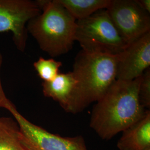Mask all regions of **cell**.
Instances as JSON below:
<instances>
[{
    "mask_svg": "<svg viewBox=\"0 0 150 150\" xmlns=\"http://www.w3.org/2000/svg\"><path fill=\"white\" fill-rule=\"evenodd\" d=\"M142 76L134 80H116L96 102L90 126L101 139L109 140L142 118L147 110L139 97Z\"/></svg>",
    "mask_w": 150,
    "mask_h": 150,
    "instance_id": "obj_1",
    "label": "cell"
},
{
    "mask_svg": "<svg viewBox=\"0 0 150 150\" xmlns=\"http://www.w3.org/2000/svg\"><path fill=\"white\" fill-rule=\"evenodd\" d=\"M137 5L144 11L150 13V0H135Z\"/></svg>",
    "mask_w": 150,
    "mask_h": 150,
    "instance_id": "obj_15",
    "label": "cell"
},
{
    "mask_svg": "<svg viewBox=\"0 0 150 150\" xmlns=\"http://www.w3.org/2000/svg\"><path fill=\"white\" fill-rule=\"evenodd\" d=\"M139 102L144 108L150 107V69L146 70L142 76L139 91Z\"/></svg>",
    "mask_w": 150,
    "mask_h": 150,
    "instance_id": "obj_14",
    "label": "cell"
},
{
    "mask_svg": "<svg viewBox=\"0 0 150 150\" xmlns=\"http://www.w3.org/2000/svg\"><path fill=\"white\" fill-rule=\"evenodd\" d=\"M122 132L117 144L119 150H150V110H147L142 118Z\"/></svg>",
    "mask_w": 150,
    "mask_h": 150,
    "instance_id": "obj_10",
    "label": "cell"
},
{
    "mask_svg": "<svg viewBox=\"0 0 150 150\" xmlns=\"http://www.w3.org/2000/svg\"><path fill=\"white\" fill-rule=\"evenodd\" d=\"M41 12L36 1L0 0V32L11 31L16 47L24 52L27 43V23Z\"/></svg>",
    "mask_w": 150,
    "mask_h": 150,
    "instance_id": "obj_7",
    "label": "cell"
},
{
    "mask_svg": "<svg viewBox=\"0 0 150 150\" xmlns=\"http://www.w3.org/2000/svg\"><path fill=\"white\" fill-rule=\"evenodd\" d=\"M0 96V107L5 108L12 115L22 133L33 150H88L82 136L63 137L52 134L23 117L6 97L4 91L1 93Z\"/></svg>",
    "mask_w": 150,
    "mask_h": 150,
    "instance_id": "obj_5",
    "label": "cell"
},
{
    "mask_svg": "<svg viewBox=\"0 0 150 150\" xmlns=\"http://www.w3.org/2000/svg\"><path fill=\"white\" fill-rule=\"evenodd\" d=\"M118 55L82 50L76 55L72 72L79 81L83 110L98 101L117 80Z\"/></svg>",
    "mask_w": 150,
    "mask_h": 150,
    "instance_id": "obj_3",
    "label": "cell"
},
{
    "mask_svg": "<svg viewBox=\"0 0 150 150\" xmlns=\"http://www.w3.org/2000/svg\"><path fill=\"white\" fill-rule=\"evenodd\" d=\"M75 41L82 50L90 52L116 55L129 45L120 35L106 10L97 11L77 20Z\"/></svg>",
    "mask_w": 150,
    "mask_h": 150,
    "instance_id": "obj_4",
    "label": "cell"
},
{
    "mask_svg": "<svg viewBox=\"0 0 150 150\" xmlns=\"http://www.w3.org/2000/svg\"><path fill=\"white\" fill-rule=\"evenodd\" d=\"M44 96L58 102L67 112L76 114L83 111L79 81L73 72L59 73L53 80L42 83Z\"/></svg>",
    "mask_w": 150,
    "mask_h": 150,
    "instance_id": "obj_9",
    "label": "cell"
},
{
    "mask_svg": "<svg viewBox=\"0 0 150 150\" xmlns=\"http://www.w3.org/2000/svg\"><path fill=\"white\" fill-rule=\"evenodd\" d=\"M33 65L38 76L43 82H49L53 80L59 74V68L62 64L54 59H45L40 57Z\"/></svg>",
    "mask_w": 150,
    "mask_h": 150,
    "instance_id": "obj_13",
    "label": "cell"
},
{
    "mask_svg": "<svg viewBox=\"0 0 150 150\" xmlns=\"http://www.w3.org/2000/svg\"><path fill=\"white\" fill-rule=\"evenodd\" d=\"M106 10L128 45L150 32V13L143 10L135 0H111Z\"/></svg>",
    "mask_w": 150,
    "mask_h": 150,
    "instance_id": "obj_6",
    "label": "cell"
},
{
    "mask_svg": "<svg viewBox=\"0 0 150 150\" xmlns=\"http://www.w3.org/2000/svg\"><path fill=\"white\" fill-rule=\"evenodd\" d=\"M0 106H1V97H0Z\"/></svg>",
    "mask_w": 150,
    "mask_h": 150,
    "instance_id": "obj_16",
    "label": "cell"
},
{
    "mask_svg": "<svg viewBox=\"0 0 150 150\" xmlns=\"http://www.w3.org/2000/svg\"></svg>",
    "mask_w": 150,
    "mask_h": 150,
    "instance_id": "obj_17",
    "label": "cell"
},
{
    "mask_svg": "<svg viewBox=\"0 0 150 150\" xmlns=\"http://www.w3.org/2000/svg\"><path fill=\"white\" fill-rule=\"evenodd\" d=\"M76 20L88 17L97 11L106 10L111 0H57Z\"/></svg>",
    "mask_w": 150,
    "mask_h": 150,
    "instance_id": "obj_12",
    "label": "cell"
},
{
    "mask_svg": "<svg viewBox=\"0 0 150 150\" xmlns=\"http://www.w3.org/2000/svg\"><path fill=\"white\" fill-rule=\"evenodd\" d=\"M116 80H134L150 66V32H147L118 54Z\"/></svg>",
    "mask_w": 150,
    "mask_h": 150,
    "instance_id": "obj_8",
    "label": "cell"
},
{
    "mask_svg": "<svg viewBox=\"0 0 150 150\" xmlns=\"http://www.w3.org/2000/svg\"><path fill=\"white\" fill-rule=\"evenodd\" d=\"M0 150H34L22 133L16 121L0 118Z\"/></svg>",
    "mask_w": 150,
    "mask_h": 150,
    "instance_id": "obj_11",
    "label": "cell"
},
{
    "mask_svg": "<svg viewBox=\"0 0 150 150\" xmlns=\"http://www.w3.org/2000/svg\"><path fill=\"white\" fill-rule=\"evenodd\" d=\"M36 1L41 12L28 22L27 32L51 57L69 52L76 41L77 20L57 0Z\"/></svg>",
    "mask_w": 150,
    "mask_h": 150,
    "instance_id": "obj_2",
    "label": "cell"
}]
</instances>
